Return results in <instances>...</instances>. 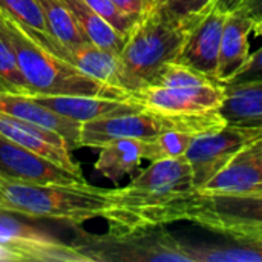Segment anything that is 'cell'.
Masks as SVG:
<instances>
[{
	"mask_svg": "<svg viewBox=\"0 0 262 262\" xmlns=\"http://www.w3.org/2000/svg\"><path fill=\"white\" fill-rule=\"evenodd\" d=\"M0 177L37 183V184H69L84 183V177L75 175L54 161L25 149L0 135Z\"/></svg>",
	"mask_w": 262,
	"mask_h": 262,
	"instance_id": "10",
	"label": "cell"
},
{
	"mask_svg": "<svg viewBox=\"0 0 262 262\" xmlns=\"http://www.w3.org/2000/svg\"><path fill=\"white\" fill-rule=\"evenodd\" d=\"M0 80L11 92H20V94L29 92L28 83L18 66L15 48L8 35L2 15H0Z\"/></svg>",
	"mask_w": 262,
	"mask_h": 262,
	"instance_id": "23",
	"label": "cell"
},
{
	"mask_svg": "<svg viewBox=\"0 0 262 262\" xmlns=\"http://www.w3.org/2000/svg\"><path fill=\"white\" fill-rule=\"evenodd\" d=\"M250 81H262V48L250 54L246 64L226 84H239Z\"/></svg>",
	"mask_w": 262,
	"mask_h": 262,
	"instance_id": "28",
	"label": "cell"
},
{
	"mask_svg": "<svg viewBox=\"0 0 262 262\" xmlns=\"http://www.w3.org/2000/svg\"><path fill=\"white\" fill-rule=\"evenodd\" d=\"M198 193L184 157L155 160L129 184L109 190L104 220L112 227H157L189 221Z\"/></svg>",
	"mask_w": 262,
	"mask_h": 262,
	"instance_id": "1",
	"label": "cell"
},
{
	"mask_svg": "<svg viewBox=\"0 0 262 262\" xmlns=\"http://www.w3.org/2000/svg\"><path fill=\"white\" fill-rule=\"evenodd\" d=\"M255 18L244 12L241 8L227 12L223 28L220 60H218V80L227 83L249 60L250 45L249 37L253 32Z\"/></svg>",
	"mask_w": 262,
	"mask_h": 262,
	"instance_id": "17",
	"label": "cell"
},
{
	"mask_svg": "<svg viewBox=\"0 0 262 262\" xmlns=\"http://www.w3.org/2000/svg\"><path fill=\"white\" fill-rule=\"evenodd\" d=\"M100 17H103L111 26H114L118 32L123 35H127L129 31L134 28V25L140 20V17H135L132 14L124 12L121 8H118L112 0H84Z\"/></svg>",
	"mask_w": 262,
	"mask_h": 262,
	"instance_id": "27",
	"label": "cell"
},
{
	"mask_svg": "<svg viewBox=\"0 0 262 262\" xmlns=\"http://www.w3.org/2000/svg\"><path fill=\"white\" fill-rule=\"evenodd\" d=\"M0 14L9 17L23 28L49 34L38 0H0Z\"/></svg>",
	"mask_w": 262,
	"mask_h": 262,
	"instance_id": "25",
	"label": "cell"
},
{
	"mask_svg": "<svg viewBox=\"0 0 262 262\" xmlns=\"http://www.w3.org/2000/svg\"><path fill=\"white\" fill-rule=\"evenodd\" d=\"M0 135L6 140L29 149L55 164L64 167L66 170L83 177L80 166L72 160L71 149L68 147L66 140L45 127L12 118L6 114L0 112Z\"/></svg>",
	"mask_w": 262,
	"mask_h": 262,
	"instance_id": "12",
	"label": "cell"
},
{
	"mask_svg": "<svg viewBox=\"0 0 262 262\" xmlns=\"http://www.w3.org/2000/svg\"><path fill=\"white\" fill-rule=\"evenodd\" d=\"M230 239L235 241H256L262 243V226L259 227H243V229H236L232 230L226 235Z\"/></svg>",
	"mask_w": 262,
	"mask_h": 262,
	"instance_id": "30",
	"label": "cell"
},
{
	"mask_svg": "<svg viewBox=\"0 0 262 262\" xmlns=\"http://www.w3.org/2000/svg\"><path fill=\"white\" fill-rule=\"evenodd\" d=\"M189 221L223 236L236 229L259 227L262 226V192H200L190 209Z\"/></svg>",
	"mask_w": 262,
	"mask_h": 262,
	"instance_id": "7",
	"label": "cell"
},
{
	"mask_svg": "<svg viewBox=\"0 0 262 262\" xmlns=\"http://www.w3.org/2000/svg\"><path fill=\"white\" fill-rule=\"evenodd\" d=\"M46 51L58 55L60 58L66 60L68 63L74 64L83 74L95 78L104 84L120 88V61L118 54L92 45L89 41L75 46V48H64L61 46L52 35L48 37L46 43L41 46Z\"/></svg>",
	"mask_w": 262,
	"mask_h": 262,
	"instance_id": "15",
	"label": "cell"
},
{
	"mask_svg": "<svg viewBox=\"0 0 262 262\" xmlns=\"http://www.w3.org/2000/svg\"><path fill=\"white\" fill-rule=\"evenodd\" d=\"M112 2L124 12L141 18L144 14H147L150 9L155 8L158 0H112Z\"/></svg>",
	"mask_w": 262,
	"mask_h": 262,
	"instance_id": "29",
	"label": "cell"
},
{
	"mask_svg": "<svg viewBox=\"0 0 262 262\" xmlns=\"http://www.w3.org/2000/svg\"><path fill=\"white\" fill-rule=\"evenodd\" d=\"M21 218V215L0 209V246L14 252L21 262H86L71 244Z\"/></svg>",
	"mask_w": 262,
	"mask_h": 262,
	"instance_id": "8",
	"label": "cell"
},
{
	"mask_svg": "<svg viewBox=\"0 0 262 262\" xmlns=\"http://www.w3.org/2000/svg\"><path fill=\"white\" fill-rule=\"evenodd\" d=\"M262 138V127L226 124L220 130L196 135L184 158L190 164L193 184L201 190L244 147Z\"/></svg>",
	"mask_w": 262,
	"mask_h": 262,
	"instance_id": "6",
	"label": "cell"
},
{
	"mask_svg": "<svg viewBox=\"0 0 262 262\" xmlns=\"http://www.w3.org/2000/svg\"><path fill=\"white\" fill-rule=\"evenodd\" d=\"M61 2L71 11L80 31L83 32V35L89 43L109 49L115 54H120V51L124 46L126 35L118 32L114 26H111L84 0H61Z\"/></svg>",
	"mask_w": 262,
	"mask_h": 262,
	"instance_id": "20",
	"label": "cell"
},
{
	"mask_svg": "<svg viewBox=\"0 0 262 262\" xmlns=\"http://www.w3.org/2000/svg\"><path fill=\"white\" fill-rule=\"evenodd\" d=\"M256 143H258V144H259V146H261V147H262V138H261V140H258Z\"/></svg>",
	"mask_w": 262,
	"mask_h": 262,
	"instance_id": "36",
	"label": "cell"
},
{
	"mask_svg": "<svg viewBox=\"0 0 262 262\" xmlns=\"http://www.w3.org/2000/svg\"><path fill=\"white\" fill-rule=\"evenodd\" d=\"M190 28L155 5L126 35L118 54L120 86L130 95L152 84L167 63L177 61Z\"/></svg>",
	"mask_w": 262,
	"mask_h": 262,
	"instance_id": "3",
	"label": "cell"
},
{
	"mask_svg": "<svg viewBox=\"0 0 262 262\" xmlns=\"http://www.w3.org/2000/svg\"><path fill=\"white\" fill-rule=\"evenodd\" d=\"M45 14L49 35H52L61 46L75 48L86 43V37L80 31L71 11L61 0H38Z\"/></svg>",
	"mask_w": 262,
	"mask_h": 262,
	"instance_id": "22",
	"label": "cell"
},
{
	"mask_svg": "<svg viewBox=\"0 0 262 262\" xmlns=\"http://www.w3.org/2000/svg\"><path fill=\"white\" fill-rule=\"evenodd\" d=\"M0 112L61 135L66 140L68 147L71 150L81 147L80 134L83 123L66 118L45 107L43 104L37 103L32 97L26 94L0 91Z\"/></svg>",
	"mask_w": 262,
	"mask_h": 262,
	"instance_id": "13",
	"label": "cell"
},
{
	"mask_svg": "<svg viewBox=\"0 0 262 262\" xmlns=\"http://www.w3.org/2000/svg\"><path fill=\"white\" fill-rule=\"evenodd\" d=\"M8 35L15 48L20 71L28 83V94L45 95H84L112 100H129L130 95L120 88L104 84L83 74L74 64L46 51L9 17L0 14Z\"/></svg>",
	"mask_w": 262,
	"mask_h": 262,
	"instance_id": "4",
	"label": "cell"
},
{
	"mask_svg": "<svg viewBox=\"0 0 262 262\" xmlns=\"http://www.w3.org/2000/svg\"><path fill=\"white\" fill-rule=\"evenodd\" d=\"M0 91H8V88L5 86V83L2 80H0Z\"/></svg>",
	"mask_w": 262,
	"mask_h": 262,
	"instance_id": "35",
	"label": "cell"
},
{
	"mask_svg": "<svg viewBox=\"0 0 262 262\" xmlns=\"http://www.w3.org/2000/svg\"><path fill=\"white\" fill-rule=\"evenodd\" d=\"M183 246L195 262H262V243L256 241H235L223 246L183 241Z\"/></svg>",
	"mask_w": 262,
	"mask_h": 262,
	"instance_id": "21",
	"label": "cell"
},
{
	"mask_svg": "<svg viewBox=\"0 0 262 262\" xmlns=\"http://www.w3.org/2000/svg\"><path fill=\"white\" fill-rule=\"evenodd\" d=\"M71 246L86 262H195L183 241L157 227H112L109 232L94 235L74 227Z\"/></svg>",
	"mask_w": 262,
	"mask_h": 262,
	"instance_id": "5",
	"label": "cell"
},
{
	"mask_svg": "<svg viewBox=\"0 0 262 262\" xmlns=\"http://www.w3.org/2000/svg\"><path fill=\"white\" fill-rule=\"evenodd\" d=\"M226 18L227 12L213 5L190 28L177 61L218 78L220 46Z\"/></svg>",
	"mask_w": 262,
	"mask_h": 262,
	"instance_id": "11",
	"label": "cell"
},
{
	"mask_svg": "<svg viewBox=\"0 0 262 262\" xmlns=\"http://www.w3.org/2000/svg\"><path fill=\"white\" fill-rule=\"evenodd\" d=\"M109 190L84 183L37 184L0 177V209L23 218L54 220L72 227L104 218Z\"/></svg>",
	"mask_w": 262,
	"mask_h": 262,
	"instance_id": "2",
	"label": "cell"
},
{
	"mask_svg": "<svg viewBox=\"0 0 262 262\" xmlns=\"http://www.w3.org/2000/svg\"><path fill=\"white\" fill-rule=\"evenodd\" d=\"M147 157V140L124 138L106 143L100 147L95 170L104 178L118 184L126 175H132L141 160Z\"/></svg>",
	"mask_w": 262,
	"mask_h": 262,
	"instance_id": "18",
	"label": "cell"
},
{
	"mask_svg": "<svg viewBox=\"0 0 262 262\" xmlns=\"http://www.w3.org/2000/svg\"><path fill=\"white\" fill-rule=\"evenodd\" d=\"M239 8L255 20L262 17V0H244Z\"/></svg>",
	"mask_w": 262,
	"mask_h": 262,
	"instance_id": "31",
	"label": "cell"
},
{
	"mask_svg": "<svg viewBox=\"0 0 262 262\" xmlns=\"http://www.w3.org/2000/svg\"><path fill=\"white\" fill-rule=\"evenodd\" d=\"M0 262H21V259L14 252L0 246Z\"/></svg>",
	"mask_w": 262,
	"mask_h": 262,
	"instance_id": "33",
	"label": "cell"
},
{
	"mask_svg": "<svg viewBox=\"0 0 262 262\" xmlns=\"http://www.w3.org/2000/svg\"><path fill=\"white\" fill-rule=\"evenodd\" d=\"M216 0H158L157 5L172 18L193 26Z\"/></svg>",
	"mask_w": 262,
	"mask_h": 262,
	"instance_id": "26",
	"label": "cell"
},
{
	"mask_svg": "<svg viewBox=\"0 0 262 262\" xmlns=\"http://www.w3.org/2000/svg\"><path fill=\"white\" fill-rule=\"evenodd\" d=\"M220 114L227 124L262 127V81L226 84Z\"/></svg>",
	"mask_w": 262,
	"mask_h": 262,
	"instance_id": "19",
	"label": "cell"
},
{
	"mask_svg": "<svg viewBox=\"0 0 262 262\" xmlns=\"http://www.w3.org/2000/svg\"><path fill=\"white\" fill-rule=\"evenodd\" d=\"M195 137L196 135L183 132V130H164L155 138L147 140L146 160L155 161V160H163V158L184 157Z\"/></svg>",
	"mask_w": 262,
	"mask_h": 262,
	"instance_id": "24",
	"label": "cell"
},
{
	"mask_svg": "<svg viewBox=\"0 0 262 262\" xmlns=\"http://www.w3.org/2000/svg\"><path fill=\"white\" fill-rule=\"evenodd\" d=\"M243 2L244 0H216V6L226 12H230V11L238 9L243 5Z\"/></svg>",
	"mask_w": 262,
	"mask_h": 262,
	"instance_id": "32",
	"label": "cell"
},
{
	"mask_svg": "<svg viewBox=\"0 0 262 262\" xmlns=\"http://www.w3.org/2000/svg\"><path fill=\"white\" fill-rule=\"evenodd\" d=\"M253 32H255L256 35H259V37H262V17H259L258 20H255Z\"/></svg>",
	"mask_w": 262,
	"mask_h": 262,
	"instance_id": "34",
	"label": "cell"
},
{
	"mask_svg": "<svg viewBox=\"0 0 262 262\" xmlns=\"http://www.w3.org/2000/svg\"><path fill=\"white\" fill-rule=\"evenodd\" d=\"M45 107L80 123H86L95 118L137 112L144 106L134 100H112L101 97L84 95H45V94H26Z\"/></svg>",
	"mask_w": 262,
	"mask_h": 262,
	"instance_id": "14",
	"label": "cell"
},
{
	"mask_svg": "<svg viewBox=\"0 0 262 262\" xmlns=\"http://www.w3.org/2000/svg\"><path fill=\"white\" fill-rule=\"evenodd\" d=\"M226 95V83L213 81L200 86L167 88L150 84L130 94V100L144 107L167 114H195L220 111Z\"/></svg>",
	"mask_w": 262,
	"mask_h": 262,
	"instance_id": "9",
	"label": "cell"
},
{
	"mask_svg": "<svg viewBox=\"0 0 262 262\" xmlns=\"http://www.w3.org/2000/svg\"><path fill=\"white\" fill-rule=\"evenodd\" d=\"M200 192L252 193L262 192V147L253 143L244 147Z\"/></svg>",
	"mask_w": 262,
	"mask_h": 262,
	"instance_id": "16",
	"label": "cell"
}]
</instances>
